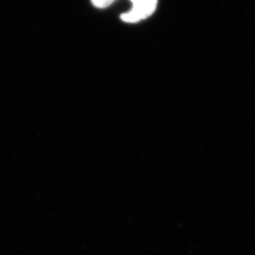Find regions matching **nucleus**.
<instances>
[{"mask_svg":"<svg viewBox=\"0 0 255 255\" xmlns=\"http://www.w3.org/2000/svg\"><path fill=\"white\" fill-rule=\"evenodd\" d=\"M130 11L121 15V19L128 23H136L151 16L156 9L158 0H130Z\"/></svg>","mask_w":255,"mask_h":255,"instance_id":"obj_1","label":"nucleus"},{"mask_svg":"<svg viewBox=\"0 0 255 255\" xmlns=\"http://www.w3.org/2000/svg\"><path fill=\"white\" fill-rule=\"evenodd\" d=\"M116 0H91L92 3L94 7L98 8H105L109 7L112 3H114Z\"/></svg>","mask_w":255,"mask_h":255,"instance_id":"obj_2","label":"nucleus"}]
</instances>
